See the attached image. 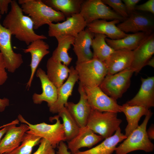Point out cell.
Segmentation results:
<instances>
[{"mask_svg": "<svg viewBox=\"0 0 154 154\" xmlns=\"http://www.w3.org/2000/svg\"><path fill=\"white\" fill-rule=\"evenodd\" d=\"M41 138L26 133L21 145L11 151L3 154H31L33 147L40 143Z\"/></svg>", "mask_w": 154, "mask_h": 154, "instance_id": "1f68e13d", "label": "cell"}, {"mask_svg": "<svg viewBox=\"0 0 154 154\" xmlns=\"http://www.w3.org/2000/svg\"><path fill=\"white\" fill-rule=\"evenodd\" d=\"M147 136L149 139H154V127L152 124L147 131Z\"/></svg>", "mask_w": 154, "mask_h": 154, "instance_id": "b9f144b4", "label": "cell"}, {"mask_svg": "<svg viewBox=\"0 0 154 154\" xmlns=\"http://www.w3.org/2000/svg\"><path fill=\"white\" fill-rule=\"evenodd\" d=\"M68 76L65 82L57 88V97L56 102L49 107L50 112L58 113L68 102L69 97L71 95L74 86L78 80L77 73L73 66L69 68Z\"/></svg>", "mask_w": 154, "mask_h": 154, "instance_id": "ac0fdd59", "label": "cell"}, {"mask_svg": "<svg viewBox=\"0 0 154 154\" xmlns=\"http://www.w3.org/2000/svg\"><path fill=\"white\" fill-rule=\"evenodd\" d=\"M83 86L92 109L101 112H121V106L106 95L99 86Z\"/></svg>", "mask_w": 154, "mask_h": 154, "instance_id": "9c48e42d", "label": "cell"}, {"mask_svg": "<svg viewBox=\"0 0 154 154\" xmlns=\"http://www.w3.org/2000/svg\"><path fill=\"white\" fill-rule=\"evenodd\" d=\"M6 66L3 57L0 52V86L6 81L8 76L6 71Z\"/></svg>", "mask_w": 154, "mask_h": 154, "instance_id": "d590c367", "label": "cell"}, {"mask_svg": "<svg viewBox=\"0 0 154 154\" xmlns=\"http://www.w3.org/2000/svg\"><path fill=\"white\" fill-rule=\"evenodd\" d=\"M12 0H0V14L3 15L7 13L8 11V7L11 3Z\"/></svg>", "mask_w": 154, "mask_h": 154, "instance_id": "74e56055", "label": "cell"}, {"mask_svg": "<svg viewBox=\"0 0 154 154\" xmlns=\"http://www.w3.org/2000/svg\"><path fill=\"white\" fill-rule=\"evenodd\" d=\"M55 38L58 41V44L53 51L51 57L68 66L72 59L69 56L68 51L71 45L73 44L75 37L64 36L58 37Z\"/></svg>", "mask_w": 154, "mask_h": 154, "instance_id": "f1b7e54d", "label": "cell"}, {"mask_svg": "<svg viewBox=\"0 0 154 154\" xmlns=\"http://www.w3.org/2000/svg\"><path fill=\"white\" fill-rule=\"evenodd\" d=\"M58 113V115L62 120V124L66 141H69L77 135L79 132L80 127L65 106Z\"/></svg>", "mask_w": 154, "mask_h": 154, "instance_id": "4dcf8cb0", "label": "cell"}, {"mask_svg": "<svg viewBox=\"0 0 154 154\" xmlns=\"http://www.w3.org/2000/svg\"><path fill=\"white\" fill-rule=\"evenodd\" d=\"M133 73L129 67L115 74L107 75L99 86L106 95L116 100L130 86Z\"/></svg>", "mask_w": 154, "mask_h": 154, "instance_id": "52a82bcc", "label": "cell"}, {"mask_svg": "<svg viewBox=\"0 0 154 154\" xmlns=\"http://www.w3.org/2000/svg\"><path fill=\"white\" fill-rule=\"evenodd\" d=\"M48 25V35L50 37L70 36L75 37L84 29L87 24L79 13L67 17L62 22L51 23Z\"/></svg>", "mask_w": 154, "mask_h": 154, "instance_id": "30bf717a", "label": "cell"}, {"mask_svg": "<svg viewBox=\"0 0 154 154\" xmlns=\"http://www.w3.org/2000/svg\"><path fill=\"white\" fill-rule=\"evenodd\" d=\"M103 3L112 7L114 11L125 19L129 16L125 6L121 0H102Z\"/></svg>", "mask_w": 154, "mask_h": 154, "instance_id": "d6a6232c", "label": "cell"}, {"mask_svg": "<svg viewBox=\"0 0 154 154\" xmlns=\"http://www.w3.org/2000/svg\"><path fill=\"white\" fill-rule=\"evenodd\" d=\"M36 76L40 81L42 92L39 94L36 93L33 95V103L40 104L42 102H47L49 107L56 102L57 97V88L48 78L45 72L41 68L37 70Z\"/></svg>", "mask_w": 154, "mask_h": 154, "instance_id": "2e32d148", "label": "cell"}, {"mask_svg": "<svg viewBox=\"0 0 154 154\" xmlns=\"http://www.w3.org/2000/svg\"><path fill=\"white\" fill-rule=\"evenodd\" d=\"M80 97L78 102H68L64 105L80 128L86 126L92 108L89 105L83 86L80 83L78 89Z\"/></svg>", "mask_w": 154, "mask_h": 154, "instance_id": "5bb4252c", "label": "cell"}, {"mask_svg": "<svg viewBox=\"0 0 154 154\" xmlns=\"http://www.w3.org/2000/svg\"><path fill=\"white\" fill-rule=\"evenodd\" d=\"M79 82L83 86H99L108 73L104 62L93 58L89 60L76 63Z\"/></svg>", "mask_w": 154, "mask_h": 154, "instance_id": "8992f818", "label": "cell"}, {"mask_svg": "<svg viewBox=\"0 0 154 154\" xmlns=\"http://www.w3.org/2000/svg\"><path fill=\"white\" fill-rule=\"evenodd\" d=\"M47 76L49 80L56 87H60L68 78L70 68L62 62L55 60L51 57L47 61Z\"/></svg>", "mask_w": 154, "mask_h": 154, "instance_id": "d4e9b609", "label": "cell"}, {"mask_svg": "<svg viewBox=\"0 0 154 154\" xmlns=\"http://www.w3.org/2000/svg\"><path fill=\"white\" fill-rule=\"evenodd\" d=\"M117 26L125 33L143 32L149 35L153 33L154 19L150 15L135 11Z\"/></svg>", "mask_w": 154, "mask_h": 154, "instance_id": "7c38bea8", "label": "cell"}, {"mask_svg": "<svg viewBox=\"0 0 154 154\" xmlns=\"http://www.w3.org/2000/svg\"><path fill=\"white\" fill-rule=\"evenodd\" d=\"M104 138L95 133L86 126L80 128L77 135L68 142L67 147L74 154L83 147L90 148Z\"/></svg>", "mask_w": 154, "mask_h": 154, "instance_id": "44dd1931", "label": "cell"}, {"mask_svg": "<svg viewBox=\"0 0 154 154\" xmlns=\"http://www.w3.org/2000/svg\"><path fill=\"white\" fill-rule=\"evenodd\" d=\"M149 110L142 106H130L126 103L121 106V111L125 114L127 122L125 135L127 137L139 126V121L143 115H146Z\"/></svg>", "mask_w": 154, "mask_h": 154, "instance_id": "484cf974", "label": "cell"}, {"mask_svg": "<svg viewBox=\"0 0 154 154\" xmlns=\"http://www.w3.org/2000/svg\"><path fill=\"white\" fill-rule=\"evenodd\" d=\"M40 143L38 148L33 154H55L54 149L47 140L41 138Z\"/></svg>", "mask_w": 154, "mask_h": 154, "instance_id": "836d02e7", "label": "cell"}, {"mask_svg": "<svg viewBox=\"0 0 154 154\" xmlns=\"http://www.w3.org/2000/svg\"><path fill=\"white\" fill-rule=\"evenodd\" d=\"M18 3L21 5L23 13L28 15L31 19L34 29H38L44 25L66 20L62 13L47 6L41 0H19Z\"/></svg>", "mask_w": 154, "mask_h": 154, "instance_id": "7a4b0ae2", "label": "cell"}, {"mask_svg": "<svg viewBox=\"0 0 154 154\" xmlns=\"http://www.w3.org/2000/svg\"><path fill=\"white\" fill-rule=\"evenodd\" d=\"M58 148L57 154H71V152L68 151L67 146L63 141L60 142L58 146Z\"/></svg>", "mask_w": 154, "mask_h": 154, "instance_id": "f35d334b", "label": "cell"}, {"mask_svg": "<svg viewBox=\"0 0 154 154\" xmlns=\"http://www.w3.org/2000/svg\"><path fill=\"white\" fill-rule=\"evenodd\" d=\"M10 4L11 10L5 18L3 25L9 30L11 35L28 45L34 40L47 38L44 35L35 33L32 20L29 16L23 14L16 0H12Z\"/></svg>", "mask_w": 154, "mask_h": 154, "instance_id": "6da1fadb", "label": "cell"}, {"mask_svg": "<svg viewBox=\"0 0 154 154\" xmlns=\"http://www.w3.org/2000/svg\"><path fill=\"white\" fill-rule=\"evenodd\" d=\"M140 0H123L122 1L125 5L127 12L129 15L135 11V7Z\"/></svg>", "mask_w": 154, "mask_h": 154, "instance_id": "8d00e7d4", "label": "cell"}, {"mask_svg": "<svg viewBox=\"0 0 154 154\" xmlns=\"http://www.w3.org/2000/svg\"><path fill=\"white\" fill-rule=\"evenodd\" d=\"M9 100L7 98H0V112H3L5 108L9 106Z\"/></svg>", "mask_w": 154, "mask_h": 154, "instance_id": "60d3db41", "label": "cell"}, {"mask_svg": "<svg viewBox=\"0 0 154 154\" xmlns=\"http://www.w3.org/2000/svg\"><path fill=\"white\" fill-rule=\"evenodd\" d=\"M152 114L151 111L149 110L142 124L116 147L115 151L116 154H127L138 150H143L146 152L153 151L154 144L148 137L146 131L147 125Z\"/></svg>", "mask_w": 154, "mask_h": 154, "instance_id": "3957f363", "label": "cell"}, {"mask_svg": "<svg viewBox=\"0 0 154 154\" xmlns=\"http://www.w3.org/2000/svg\"><path fill=\"white\" fill-rule=\"evenodd\" d=\"M42 1L53 9L60 12L67 17L79 13L84 0H43Z\"/></svg>", "mask_w": 154, "mask_h": 154, "instance_id": "83f0119b", "label": "cell"}, {"mask_svg": "<svg viewBox=\"0 0 154 154\" xmlns=\"http://www.w3.org/2000/svg\"></svg>", "mask_w": 154, "mask_h": 154, "instance_id": "f6af8a7d", "label": "cell"}, {"mask_svg": "<svg viewBox=\"0 0 154 154\" xmlns=\"http://www.w3.org/2000/svg\"><path fill=\"white\" fill-rule=\"evenodd\" d=\"M127 137L119 127L113 135L105 138L98 145L85 151H79L74 154H112L115 151L117 144Z\"/></svg>", "mask_w": 154, "mask_h": 154, "instance_id": "cb8c5ba5", "label": "cell"}, {"mask_svg": "<svg viewBox=\"0 0 154 154\" xmlns=\"http://www.w3.org/2000/svg\"><path fill=\"white\" fill-rule=\"evenodd\" d=\"M7 124L3 125V126L0 127V129L1 128H3L7 125Z\"/></svg>", "mask_w": 154, "mask_h": 154, "instance_id": "ee69618b", "label": "cell"}, {"mask_svg": "<svg viewBox=\"0 0 154 154\" xmlns=\"http://www.w3.org/2000/svg\"><path fill=\"white\" fill-rule=\"evenodd\" d=\"M60 117L57 115L51 117L50 121L56 120L53 124H48L42 122L36 124H32L26 121L20 114L18 116V119L21 123L26 124L29 130L26 133H31L47 140L54 149L58 145L61 141H66L62 123Z\"/></svg>", "mask_w": 154, "mask_h": 154, "instance_id": "277c9868", "label": "cell"}, {"mask_svg": "<svg viewBox=\"0 0 154 154\" xmlns=\"http://www.w3.org/2000/svg\"><path fill=\"white\" fill-rule=\"evenodd\" d=\"M107 36L99 33L95 34L92 47L93 49V58L105 62L114 50L106 43L105 39Z\"/></svg>", "mask_w": 154, "mask_h": 154, "instance_id": "f546056e", "label": "cell"}, {"mask_svg": "<svg viewBox=\"0 0 154 154\" xmlns=\"http://www.w3.org/2000/svg\"><path fill=\"white\" fill-rule=\"evenodd\" d=\"M94 34L86 28L75 37L72 45L73 50L77 57L76 63L86 61L93 58V53L90 47Z\"/></svg>", "mask_w": 154, "mask_h": 154, "instance_id": "9a60e30c", "label": "cell"}, {"mask_svg": "<svg viewBox=\"0 0 154 154\" xmlns=\"http://www.w3.org/2000/svg\"><path fill=\"white\" fill-rule=\"evenodd\" d=\"M141 84L137 94L126 103L130 106H140L148 109L154 106V77H141Z\"/></svg>", "mask_w": 154, "mask_h": 154, "instance_id": "e0dca14e", "label": "cell"}, {"mask_svg": "<svg viewBox=\"0 0 154 154\" xmlns=\"http://www.w3.org/2000/svg\"><path fill=\"white\" fill-rule=\"evenodd\" d=\"M148 65L153 68L154 67V57L151 58L147 62L146 65Z\"/></svg>", "mask_w": 154, "mask_h": 154, "instance_id": "7bdbcfd3", "label": "cell"}, {"mask_svg": "<svg viewBox=\"0 0 154 154\" xmlns=\"http://www.w3.org/2000/svg\"><path fill=\"white\" fill-rule=\"evenodd\" d=\"M80 13L87 25L98 19L117 20L120 21L125 20L104 3L102 0H84Z\"/></svg>", "mask_w": 154, "mask_h": 154, "instance_id": "ba28073f", "label": "cell"}, {"mask_svg": "<svg viewBox=\"0 0 154 154\" xmlns=\"http://www.w3.org/2000/svg\"><path fill=\"white\" fill-rule=\"evenodd\" d=\"M135 10L148 12L154 14V0H149L143 4L136 5Z\"/></svg>", "mask_w": 154, "mask_h": 154, "instance_id": "e575fe53", "label": "cell"}, {"mask_svg": "<svg viewBox=\"0 0 154 154\" xmlns=\"http://www.w3.org/2000/svg\"><path fill=\"white\" fill-rule=\"evenodd\" d=\"M19 121L18 119H17L7 124L5 126L0 130V141L2 137L6 133L8 129L13 125L19 124Z\"/></svg>", "mask_w": 154, "mask_h": 154, "instance_id": "ab89813d", "label": "cell"}, {"mask_svg": "<svg viewBox=\"0 0 154 154\" xmlns=\"http://www.w3.org/2000/svg\"><path fill=\"white\" fill-rule=\"evenodd\" d=\"M133 58L132 51L125 49L114 50L104 62L108 69L107 75L115 74L129 67Z\"/></svg>", "mask_w": 154, "mask_h": 154, "instance_id": "7402d4cb", "label": "cell"}, {"mask_svg": "<svg viewBox=\"0 0 154 154\" xmlns=\"http://www.w3.org/2000/svg\"><path fill=\"white\" fill-rule=\"evenodd\" d=\"M49 45L43 39H39L31 42L26 49H23L24 53L29 52L31 55V61L30 66L31 73L26 87L29 89L31 86L32 80L37 68L43 58L50 52Z\"/></svg>", "mask_w": 154, "mask_h": 154, "instance_id": "d6986e66", "label": "cell"}, {"mask_svg": "<svg viewBox=\"0 0 154 154\" xmlns=\"http://www.w3.org/2000/svg\"><path fill=\"white\" fill-rule=\"evenodd\" d=\"M148 35L145 33L139 32L128 34L125 37L119 39L112 40L106 38L105 40L108 45L114 50L125 49L133 51Z\"/></svg>", "mask_w": 154, "mask_h": 154, "instance_id": "4316f807", "label": "cell"}, {"mask_svg": "<svg viewBox=\"0 0 154 154\" xmlns=\"http://www.w3.org/2000/svg\"><path fill=\"white\" fill-rule=\"evenodd\" d=\"M1 18L0 15V52L4 60L6 69L13 73L23 63L22 56L13 50L11 41L12 35L9 30L1 25Z\"/></svg>", "mask_w": 154, "mask_h": 154, "instance_id": "8fae6325", "label": "cell"}, {"mask_svg": "<svg viewBox=\"0 0 154 154\" xmlns=\"http://www.w3.org/2000/svg\"><path fill=\"white\" fill-rule=\"evenodd\" d=\"M15 124L7 130L0 141V154L11 151L20 145L26 132L29 130L25 124H21L18 127Z\"/></svg>", "mask_w": 154, "mask_h": 154, "instance_id": "ffe728a7", "label": "cell"}, {"mask_svg": "<svg viewBox=\"0 0 154 154\" xmlns=\"http://www.w3.org/2000/svg\"><path fill=\"white\" fill-rule=\"evenodd\" d=\"M132 52L133 60L129 67L137 74L146 65L154 53V33L147 36Z\"/></svg>", "mask_w": 154, "mask_h": 154, "instance_id": "4fadbf2b", "label": "cell"}, {"mask_svg": "<svg viewBox=\"0 0 154 154\" xmlns=\"http://www.w3.org/2000/svg\"><path fill=\"white\" fill-rule=\"evenodd\" d=\"M122 120L117 118V113L101 112L92 109L86 126L104 139L112 136L119 128Z\"/></svg>", "mask_w": 154, "mask_h": 154, "instance_id": "5b68a950", "label": "cell"}, {"mask_svg": "<svg viewBox=\"0 0 154 154\" xmlns=\"http://www.w3.org/2000/svg\"><path fill=\"white\" fill-rule=\"evenodd\" d=\"M120 21L114 20L110 21L104 19L95 20L87 25L86 28L94 34L105 35L112 40L123 38L128 35L121 30L116 25Z\"/></svg>", "mask_w": 154, "mask_h": 154, "instance_id": "603a6c76", "label": "cell"}]
</instances>
